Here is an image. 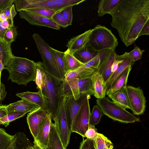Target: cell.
Instances as JSON below:
<instances>
[{"label":"cell","instance_id":"cell-23","mask_svg":"<svg viewBox=\"0 0 149 149\" xmlns=\"http://www.w3.org/2000/svg\"><path fill=\"white\" fill-rule=\"evenodd\" d=\"M132 68V66L128 67L119 75L113 82L111 88L107 90L106 95H108L122 89L126 88L128 76Z\"/></svg>","mask_w":149,"mask_h":149},{"label":"cell","instance_id":"cell-26","mask_svg":"<svg viewBox=\"0 0 149 149\" xmlns=\"http://www.w3.org/2000/svg\"><path fill=\"white\" fill-rule=\"evenodd\" d=\"M112 101L125 109H130L126 88L122 89L108 95Z\"/></svg>","mask_w":149,"mask_h":149},{"label":"cell","instance_id":"cell-10","mask_svg":"<svg viewBox=\"0 0 149 149\" xmlns=\"http://www.w3.org/2000/svg\"><path fill=\"white\" fill-rule=\"evenodd\" d=\"M126 90L128 96L130 110L135 115L143 113L145 110L146 100L143 90L139 87L127 86Z\"/></svg>","mask_w":149,"mask_h":149},{"label":"cell","instance_id":"cell-12","mask_svg":"<svg viewBox=\"0 0 149 149\" xmlns=\"http://www.w3.org/2000/svg\"><path fill=\"white\" fill-rule=\"evenodd\" d=\"M90 96L88 95H81L77 100L73 96L65 97V111L69 127L71 132L74 120L81 106L86 99Z\"/></svg>","mask_w":149,"mask_h":149},{"label":"cell","instance_id":"cell-14","mask_svg":"<svg viewBox=\"0 0 149 149\" xmlns=\"http://www.w3.org/2000/svg\"><path fill=\"white\" fill-rule=\"evenodd\" d=\"M19 17L26 20L29 24L33 25L46 26L59 30L60 26L51 18L33 13L26 10L18 12Z\"/></svg>","mask_w":149,"mask_h":149},{"label":"cell","instance_id":"cell-2","mask_svg":"<svg viewBox=\"0 0 149 149\" xmlns=\"http://www.w3.org/2000/svg\"><path fill=\"white\" fill-rule=\"evenodd\" d=\"M8 71V80L19 85L26 86L29 82L35 81L37 68L35 62L25 58L14 56L5 67Z\"/></svg>","mask_w":149,"mask_h":149},{"label":"cell","instance_id":"cell-52","mask_svg":"<svg viewBox=\"0 0 149 149\" xmlns=\"http://www.w3.org/2000/svg\"><path fill=\"white\" fill-rule=\"evenodd\" d=\"M1 12L0 11V14H1Z\"/></svg>","mask_w":149,"mask_h":149},{"label":"cell","instance_id":"cell-50","mask_svg":"<svg viewBox=\"0 0 149 149\" xmlns=\"http://www.w3.org/2000/svg\"><path fill=\"white\" fill-rule=\"evenodd\" d=\"M7 19L3 13L0 14V22H2Z\"/></svg>","mask_w":149,"mask_h":149},{"label":"cell","instance_id":"cell-4","mask_svg":"<svg viewBox=\"0 0 149 149\" xmlns=\"http://www.w3.org/2000/svg\"><path fill=\"white\" fill-rule=\"evenodd\" d=\"M94 89L91 76L82 79L74 78L68 81L64 79L60 87L59 96L67 97L73 96L77 100L81 95H93Z\"/></svg>","mask_w":149,"mask_h":149},{"label":"cell","instance_id":"cell-42","mask_svg":"<svg viewBox=\"0 0 149 149\" xmlns=\"http://www.w3.org/2000/svg\"><path fill=\"white\" fill-rule=\"evenodd\" d=\"M97 130L94 125H89L88 129L86 132L85 137L89 139H93L95 137Z\"/></svg>","mask_w":149,"mask_h":149},{"label":"cell","instance_id":"cell-35","mask_svg":"<svg viewBox=\"0 0 149 149\" xmlns=\"http://www.w3.org/2000/svg\"><path fill=\"white\" fill-rule=\"evenodd\" d=\"M17 35V29L14 25L6 31L4 36V42L6 43L11 45V43L15 40Z\"/></svg>","mask_w":149,"mask_h":149},{"label":"cell","instance_id":"cell-48","mask_svg":"<svg viewBox=\"0 0 149 149\" xmlns=\"http://www.w3.org/2000/svg\"><path fill=\"white\" fill-rule=\"evenodd\" d=\"M8 29L3 27L1 25L0 22V40L2 42H4V38L5 34L7 30Z\"/></svg>","mask_w":149,"mask_h":149},{"label":"cell","instance_id":"cell-43","mask_svg":"<svg viewBox=\"0 0 149 149\" xmlns=\"http://www.w3.org/2000/svg\"><path fill=\"white\" fill-rule=\"evenodd\" d=\"M3 13L7 19L12 20H13L14 17L17 14L15 6L13 4L11 7L7 8Z\"/></svg>","mask_w":149,"mask_h":149},{"label":"cell","instance_id":"cell-7","mask_svg":"<svg viewBox=\"0 0 149 149\" xmlns=\"http://www.w3.org/2000/svg\"><path fill=\"white\" fill-rule=\"evenodd\" d=\"M88 42L98 52L106 49H115L118 44L117 38L111 30L100 25L92 29Z\"/></svg>","mask_w":149,"mask_h":149},{"label":"cell","instance_id":"cell-49","mask_svg":"<svg viewBox=\"0 0 149 149\" xmlns=\"http://www.w3.org/2000/svg\"><path fill=\"white\" fill-rule=\"evenodd\" d=\"M33 143V144L29 147L28 149H44L36 140L34 139Z\"/></svg>","mask_w":149,"mask_h":149},{"label":"cell","instance_id":"cell-13","mask_svg":"<svg viewBox=\"0 0 149 149\" xmlns=\"http://www.w3.org/2000/svg\"><path fill=\"white\" fill-rule=\"evenodd\" d=\"M100 62L96 71L102 75L106 84L111 74V67L116 53L115 49H106L100 51Z\"/></svg>","mask_w":149,"mask_h":149},{"label":"cell","instance_id":"cell-45","mask_svg":"<svg viewBox=\"0 0 149 149\" xmlns=\"http://www.w3.org/2000/svg\"><path fill=\"white\" fill-rule=\"evenodd\" d=\"M6 94L7 92L6 91L5 85L1 83L0 86V106L2 104V103L6 97Z\"/></svg>","mask_w":149,"mask_h":149},{"label":"cell","instance_id":"cell-47","mask_svg":"<svg viewBox=\"0 0 149 149\" xmlns=\"http://www.w3.org/2000/svg\"><path fill=\"white\" fill-rule=\"evenodd\" d=\"M7 105L2 104L0 106V118L5 116L8 114L7 110Z\"/></svg>","mask_w":149,"mask_h":149},{"label":"cell","instance_id":"cell-20","mask_svg":"<svg viewBox=\"0 0 149 149\" xmlns=\"http://www.w3.org/2000/svg\"><path fill=\"white\" fill-rule=\"evenodd\" d=\"M52 117L49 114L43 121L36 140L44 149L47 146L50 130Z\"/></svg>","mask_w":149,"mask_h":149},{"label":"cell","instance_id":"cell-1","mask_svg":"<svg viewBox=\"0 0 149 149\" xmlns=\"http://www.w3.org/2000/svg\"><path fill=\"white\" fill-rule=\"evenodd\" d=\"M108 14L112 17L111 26L126 47L140 36L149 35V0H122Z\"/></svg>","mask_w":149,"mask_h":149},{"label":"cell","instance_id":"cell-22","mask_svg":"<svg viewBox=\"0 0 149 149\" xmlns=\"http://www.w3.org/2000/svg\"><path fill=\"white\" fill-rule=\"evenodd\" d=\"M40 107L38 105L26 100H21L7 105V110L8 113L20 112H29Z\"/></svg>","mask_w":149,"mask_h":149},{"label":"cell","instance_id":"cell-44","mask_svg":"<svg viewBox=\"0 0 149 149\" xmlns=\"http://www.w3.org/2000/svg\"><path fill=\"white\" fill-rule=\"evenodd\" d=\"M14 0H0V11L3 13L7 8L11 7Z\"/></svg>","mask_w":149,"mask_h":149},{"label":"cell","instance_id":"cell-40","mask_svg":"<svg viewBox=\"0 0 149 149\" xmlns=\"http://www.w3.org/2000/svg\"><path fill=\"white\" fill-rule=\"evenodd\" d=\"M35 64L37 68L36 74L35 81L37 86V88L38 90L41 89V85L42 83V77L41 70L39 66L36 64Z\"/></svg>","mask_w":149,"mask_h":149},{"label":"cell","instance_id":"cell-8","mask_svg":"<svg viewBox=\"0 0 149 149\" xmlns=\"http://www.w3.org/2000/svg\"><path fill=\"white\" fill-rule=\"evenodd\" d=\"M32 37L37 46L43 61L42 64L47 72L51 74L60 79H62L51 47L37 33Z\"/></svg>","mask_w":149,"mask_h":149},{"label":"cell","instance_id":"cell-31","mask_svg":"<svg viewBox=\"0 0 149 149\" xmlns=\"http://www.w3.org/2000/svg\"><path fill=\"white\" fill-rule=\"evenodd\" d=\"M51 50L62 79H65L66 70L64 59V53L51 47Z\"/></svg>","mask_w":149,"mask_h":149},{"label":"cell","instance_id":"cell-38","mask_svg":"<svg viewBox=\"0 0 149 149\" xmlns=\"http://www.w3.org/2000/svg\"><path fill=\"white\" fill-rule=\"evenodd\" d=\"M51 19L60 27L65 28L69 26L67 22L62 16L60 11L57 12L52 17Z\"/></svg>","mask_w":149,"mask_h":149},{"label":"cell","instance_id":"cell-32","mask_svg":"<svg viewBox=\"0 0 149 149\" xmlns=\"http://www.w3.org/2000/svg\"><path fill=\"white\" fill-rule=\"evenodd\" d=\"M15 137L7 133L3 129L0 127V149H6L11 144Z\"/></svg>","mask_w":149,"mask_h":149},{"label":"cell","instance_id":"cell-29","mask_svg":"<svg viewBox=\"0 0 149 149\" xmlns=\"http://www.w3.org/2000/svg\"><path fill=\"white\" fill-rule=\"evenodd\" d=\"M93 140L95 149H113V144L111 141L102 134L97 132Z\"/></svg>","mask_w":149,"mask_h":149},{"label":"cell","instance_id":"cell-15","mask_svg":"<svg viewBox=\"0 0 149 149\" xmlns=\"http://www.w3.org/2000/svg\"><path fill=\"white\" fill-rule=\"evenodd\" d=\"M49 114L47 111L40 107L29 112L27 114V122L34 139L37 137L43 121Z\"/></svg>","mask_w":149,"mask_h":149},{"label":"cell","instance_id":"cell-11","mask_svg":"<svg viewBox=\"0 0 149 149\" xmlns=\"http://www.w3.org/2000/svg\"><path fill=\"white\" fill-rule=\"evenodd\" d=\"M87 98L81 106L72 125L71 132L78 134L83 138L89 126L91 114L89 99Z\"/></svg>","mask_w":149,"mask_h":149},{"label":"cell","instance_id":"cell-30","mask_svg":"<svg viewBox=\"0 0 149 149\" xmlns=\"http://www.w3.org/2000/svg\"><path fill=\"white\" fill-rule=\"evenodd\" d=\"M10 45L0 40V60L5 67L10 60L15 56L12 53Z\"/></svg>","mask_w":149,"mask_h":149},{"label":"cell","instance_id":"cell-17","mask_svg":"<svg viewBox=\"0 0 149 149\" xmlns=\"http://www.w3.org/2000/svg\"><path fill=\"white\" fill-rule=\"evenodd\" d=\"M100 52L95 50L88 42L72 54L80 62L84 64L97 56Z\"/></svg>","mask_w":149,"mask_h":149},{"label":"cell","instance_id":"cell-41","mask_svg":"<svg viewBox=\"0 0 149 149\" xmlns=\"http://www.w3.org/2000/svg\"><path fill=\"white\" fill-rule=\"evenodd\" d=\"M79 149H95L93 139H83L80 143Z\"/></svg>","mask_w":149,"mask_h":149},{"label":"cell","instance_id":"cell-37","mask_svg":"<svg viewBox=\"0 0 149 149\" xmlns=\"http://www.w3.org/2000/svg\"><path fill=\"white\" fill-rule=\"evenodd\" d=\"M73 6L65 7L60 10L64 18L66 21L69 26L72 24L73 15L72 9Z\"/></svg>","mask_w":149,"mask_h":149},{"label":"cell","instance_id":"cell-39","mask_svg":"<svg viewBox=\"0 0 149 149\" xmlns=\"http://www.w3.org/2000/svg\"><path fill=\"white\" fill-rule=\"evenodd\" d=\"M144 51V50H141L139 47L135 46L132 50L128 53L130 58L135 62L142 58V55Z\"/></svg>","mask_w":149,"mask_h":149},{"label":"cell","instance_id":"cell-16","mask_svg":"<svg viewBox=\"0 0 149 149\" xmlns=\"http://www.w3.org/2000/svg\"><path fill=\"white\" fill-rule=\"evenodd\" d=\"M119 58L120 62L117 69L111 74L106 82L107 90L111 88L116 78L127 68L130 66H132L134 63L135 62L130 58L127 52L119 55Z\"/></svg>","mask_w":149,"mask_h":149},{"label":"cell","instance_id":"cell-3","mask_svg":"<svg viewBox=\"0 0 149 149\" xmlns=\"http://www.w3.org/2000/svg\"><path fill=\"white\" fill-rule=\"evenodd\" d=\"M41 69L42 81L40 90L45 97L47 111L53 120L56 117L60 96V87L63 80L59 79L48 73L40 61L36 62Z\"/></svg>","mask_w":149,"mask_h":149},{"label":"cell","instance_id":"cell-9","mask_svg":"<svg viewBox=\"0 0 149 149\" xmlns=\"http://www.w3.org/2000/svg\"><path fill=\"white\" fill-rule=\"evenodd\" d=\"M65 97L61 96L59 100L57 115L53 120L62 142L65 148L69 144L71 132L68 125L65 113Z\"/></svg>","mask_w":149,"mask_h":149},{"label":"cell","instance_id":"cell-5","mask_svg":"<svg viewBox=\"0 0 149 149\" xmlns=\"http://www.w3.org/2000/svg\"><path fill=\"white\" fill-rule=\"evenodd\" d=\"M104 115L113 120L125 123L140 121V119L107 97L96 100Z\"/></svg>","mask_w":149,"mask_h":149},{"label":"cell","instance_id":"cell-33","mask_svg":"<svg viewBox=\"0 0 149 149\" xmlns=\"http://www.w3.org/2000/svg\"><path fill=\"white\" fill-rule=\"evenodd\" d=\"M28 113L27 112H20L8 113L0 118V124L6 127L10 122L24 116Z\"/></svg>","mask_w":149,"mask_h":149},{"label":"cell","instance_id":"cell-46","mask_svg":"<svg viewBox=\"0 0 149 149\" xmlns=\"http://www.w3.org/2000/svg\"><path fill=\"white\" fill-rule=\"evenodd\" d=\"M1 24L3 27L7 29L14 25L13 20L9 19H6L1 22Z\"/></svg>","mask_w":149,"mask_h":149},{"label":"cell","instance_id":"cell-21","mask_svg":"<svg viewBox=\"0 0 149 149\" xmlns=\"http://www.w3.org/2000/svg\"><path fill=\"white\" fill-rule=\"evenodd\" d=\"M92 31V29L88 30L71 38L66 45L67 49L73 53L83 47L88 42Z\"/></svg>","mask_w":149,"mask_h":149},{"label":"cell","instance_id":"cell-34","mask_svg":"<svg viewBox=\"0 0 149 149\" xmlns=\"http://www.w3.org/2000/svg\"><path fill=\"white\" fill-rule=\"evenodd\" d=\"M103 115L99 106L97 105L94 106L91 113L89 125H95L98 124Z\"/></svg>","mask_w":149,"mask_h":149},{"label":"cell","instance_id":"cell-28","mask_svg":"<svg viewBox=\"0 0 149 149\" xmlns=\"http://www.w3.org/2000/svg\"><path fill=\"white\" fill-rule=\"evenodd\" d=\"M122 0H102L100 1L98 6V16L102 17L109 12Z\"/></svg>","mask_w":149,"mask_h":149},{"label":"cell","instance_id":"cell-18","mask_svg":"<svg viewBox=\"0 0 149 149\" xmlns=\"http://www.w3.org/2000/svg\"><path fill=\"white\" fill-rule=\"evenodd\" d=\"M16 95L22 99L36 104L41 109L47 111L46 101L40 90H39L37 92L27 91L17 93Z\"/></svg>","mask_w":149,"mask_h":149},{"label":"cell","instance_id":"cell-51","mask_svg":"<svg viewBox=\"0 0 149 149\" xmlns=\"http://www.w3.org/2000/svg\"><path fill=\"white\" fill-rule=\"evenodd\" d=\"M1 74L0 73V86L1 85Z\"/></svg>","mask_w":149,"mask_h":149},{"label":"cell","instance_id":"cell-19","mask_svg":"<svg viewBox=\"0 0 149 149\" xmlns=\"http://www.w3.org/2000/svg\"><path fill=\"white\" fill-rule=\"evenodd\" d=\"M91 77L94 89L93 95L97 99L105 97L107 88L102 75L95 70Z\"/></svg>","mask_w":149,"mask_h":149},{"label":"cell","instance_id":"cell-25","mask_svg":"<svg viewBox=\"0 0 149 149\" xmlns=\"http://www.w3.org/2000/svg\"><path fill=\"white\" fill-rule=\"evenodd\" d=\"M14 135L13 142L6 149H28L33 145L24 133L18 132Z\"/></svg>","mask_w":149,"mask_h":149},{"label":"cell","instance_id":"cell-24","mask_svg":"<svg viewBox=\"0 0 149 149\" xmlns=\"http://www.w3.org/2000/svg\"><path fill=\"white\" fill-rule=\"evenodd\" d=\"M44 149H66L62 142L54 123L52 122L47 146Z\"/></svg>","mask_w":149,"mask_h":149},{"label":"cell","instance_id":"cell-36","mask_svg":"<svg viewBox=\"0 0 149 149\" xmlns=\"http://www.w3.org/2000/svg\"><path fill=\"white\" fill-rule=\"evenodd\" d=\"M33 13L47 18H51L53 15L57 11L46 8H34L26 10Z\"/></svg>","mask_w":149,"mask_h":149},{"label":"cell","instance_id":"cell-27","mask_svg":"<svg viewBox=\"0 0 149 149\" xmlns=\"http://www.w3.org/2000/svg\"><path fill=\"white\" fill-rule=\"evenodd\" d=\"M64 53L65 74L77 70L84 64L77 60L68 49Z\"/></svg>","mask_w":149,"mask_h":149},{"label":"cell","instance_id":"cell-6","mask_svg":"<svg viewBox=\"0 0 149 149\" xmlns=\"http://www.w3.org/2000/svg\"><path fill=\"white\" fill-rule=\"evenodd\" d=\"M85 0H14L17 11L34 8L61 10L64 8L77 5Z\"/></svg>","mask_w":149,"mask_h":149}]
</instances>
